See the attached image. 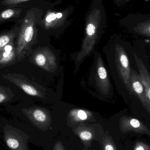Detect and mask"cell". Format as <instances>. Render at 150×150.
<instances>
[{
    "label": "cell",
    "instance_id": "2",
    "mask_svg": "<svg viewBox=\"0 0 150 150\" xmlns=\"http://www.w3.org/2000/svg\"><path fill=\"white\" fill-rule=\"evenodd\" d=\"M37 18L32 10L27 11L19 29L16 44L17 61L20 62L27 56L37 39Z\"/></svg>",
    "mask_w": 150,
    "mask_h": 150
},
{
    "label": "cell",
    "instance_id": "16",
    "mask_svg": "<svg viewBox=\"0 0 150 150\" xmlns=\"http://www.w3.org/2000/svg\"><path fill=\"white\" fill-rule=\"evenodd\" d=\"M14 95L10 87L0 85V104L9 102L13 98Z\"/></svg>",
    "mask_w": 150,
    "mask_h": 150
},
{
    "label": "cell",
    "instance_id": "18",
    "mask_svg": "<svg viewBox=\"0 0 150 150\" xmlns=\"http://www.w3.org/2000/svg\"><path fill=\"white\" fill-rule=\"evenodd\" d=\"M104 150H116L113 144L108 137H106L103 142Z\"/></svg>",
    "mask_w": 150,
    "mask_h": 150
},
{
    "label": "cell",
    "instance_id": "24",
    "mask_svg": "<svg viewBox=\"0 0 150 150\" xmlns=\"http://www.w3.org/2000/svg\"><path fill=\"white\" fill-rule=\"evenodd\" d=\"M83 150H88V149H86V148H84V149H83Z\"/></svg>",
    "mask_w": 150,
    "mask_h": 150
},
{
    "label": "cell",
    "instance_id": "25",
    "mask_svg": "<svg viewBox=\"0 0 150 150\" xmlns=\"http://www.w3.org/2000/svg\"><path fill=\"white\" fill-rule=\"evenodd\" d=\"M117 1H121V0H117Z\"/></svg>",
    "mask_w": 150,
    "mask_h": 150
},
{
    "label": "cell",
    "instance_id": "22",
    "mask_svg": "<svg viewBox=\"0 0 150 150\" xmlns=\"http://www.w3.org/2000/svg\"><path fill=\"white\" fill-rule=\"evenodd\" d=\"M135 150H145V149H144V148L142 146L139 145V146H137Z\"/></svg>",
    "mask_w": 150,
    "mask_h": 150
},
{
    "label": "cell",
    "instance_id": "21",
    "mask_svg": "<svg viewBox=\"0 0 150 150\" xmlns=\"http://www.w3.org/2000/svg\"><path fill=\"white\" fill-rule=\"evenodd\" d=\"M54 150H65L62 143L58 142L55 144L54 147Z\"/></svg>",
    "mask_w": 150,
    "mask_h": 150
},
{
    "label": "cell",
    "instance_id": "5",
    "mask_svg": "<svg viewBox=\"0 0 150 150\" xmlns=\"http://www.w3.org/2000/svg\"><path fill=\"white\" fill-rule=\"evenodd\" d=\"M2 76L4 79L19 87L26 94L41 98H45V93L43 90L23 75L16 73H8L2 75Z\"/></svg>",
    "mask_w": 150,
    "mask_h": 150
},
{
    "label": "cell",
    "instance_id": "9",
    "mask_svg": "<svg viewBox=\"0 0 150 150\" xmlns=\"http://www.w3.org/2000/svg\"><path fill=\"white\" fill-rule=\"evenodd\" d=\"M95 79L97 87L102 94L107 95L110 93L112 89V84L99 54H98L97 56Z\"/></svg>",
    "mask_w": 150,
    "mask_h": 150
},
{
    "label": "cell",
    "instance_id": "17",
    "mask_svg": "<svg viewBox=\"0 0 150 150\" xmlns=\"http://www.w3.org/2000/svg\"><path fill=\"white\" fill-rule=\"evenodd\" d=\"M77 133L81 140L85 142H89L92 139L93 136L92 133L89 130V128L86 127L78 128Z\"/></svg>",
    "mask_w": 150,
    "mask_h": 150
},
{
    "label": "cell",
    "instance_id": "15",
    "mask_svg": "<svg viewBox=\"0 0 150 150\" xmlns=\"http://www.w3.org/2000/svg\"><path fill=\"white\" fill-rule=\"evenodd\" d=\"M133 30L138 35L150 38V20L139 23Z\"/></svg>",
    "mask_w": 150,
    "mask_h": 150
},
{
    "label": "cell",
    "instance_id": "8",
    "mask_svg": "<svg viewBox=\"0 0 150 150\" xmlns=\"http://www.w3.org/2000/svg\"><path fill=\"white\" fill-rule=\"evenodd\" d=\"M22 111L33 123L43 130L47 129L52 122L50 113L45 108L35 107L23 108Z\"/></svg>",
    "mask_w": 150,
    "mask_h": 150
},
{
    "label": "cell",
    "instance_id": "19",
    "mask_svg": "<svg viewBox=\"0 0 150 150\" xmlns=\"http://www.w3.org/2000/svg\"><path fill=\"white\" fill-rule=\"evenodd\" d=\"M29 1L30 0H3L1 2V4L5 6H11L20 4Z\"/></svg>",
    "mask_w": 150,
    "mask_h": 150
},
{
    "label": "cell",
    "instance_id": "6",
    "mask_svg": "<svg viewBox=\"0 0 150 150\" xmlns=\"http://www.w3.org/2000/svg\"><path fill=\"white\" fill-rule=\"evenodd\" d=\"M30 60L37 67L47 72H54L57 69L56 56L47 47H42L36 50Z\"/></svg>",
    "mask_w": 150,
    "mask_h": 150
},
{
    "label": "cell",
    "instance_id": "7",
    "mask_svg": "<svg viewBox=\"0 0 150 150\" xmlns=\"http://www.w3.org/2000/svg\"><path fill=\"white\" fill-rule=\"evenodd\" d=\"M131 87L134 95L139 103L141 108L150 114V108L146 95L145 87L141 80L137 67L132 70Z\"/></svg>",
    "mask_w": 150,
    "mask_h": 150
},
{
    "label": "cell",
    "instance_id": "4",
    "mask_svg": "<svg viewBox=\"0 0 150 150\" xmlns=\"http://www.w3.org/2000/svg\"><path fill=\"white\" fill-rule=\"evenodd\" d=\"M134 57L141 80L146 91L150 108V65L145 50V46L134 47Z\"/></svg>",
    "mask_w": 150,
    "mask_h": 150
},
{
    "label": "cell",
    "instance_id": "1",
    "mask_svg": "<svg viewBox=\"0 0 150 150\" xmlns=\"http://www.w3.org/2000/svg\"><path fill=\"white\" fill-rule=\"evenodd\" d=\"M134 47L132 45L115 44L114 50V61L122 96L131 108H140L131 87V75L133 69L137 68L134 57Z\"/></svg>",
    "mask_w": 150,
    "mask_h": 150
},
{
    "label": "cell",
    "instance_id": "23",
    "mask_svg": "<svg viewBox=\"0 0 150 150\" xmlns=\"http://www.w3.org/2000/svg\"><path fill=\"white\" fill-rule=\"evenodd\" d=\"M148 56V59H149V62L150 65V49L149 50V54L148 55H147Z\"/></svg>",
    "mask_w": 150,
    "mask_h": 150
},
{
    "label": "cell",
    "instance_id": "12",
    "mask_svg": "<svg viewBox=\"0 0 150 150\" xmlns=\"http://www.w3.org/2000/svg\"><path fill=\"white\" fill-rule=\"evenodd\" d=\"M93 114L91 112L81 109H72L69 112L68 116L69 122L73 123L93 120Z\"/></svg>",
    "mask_w": 150,
    "mask_h": 150
},
{
    "label": "cell",
    "instance_id": "13",
    "mask_svg": "<svg viewBox=\"0 0 150 150\" xmlns=\"http://www.w3.org/2000/svg\"><path fill=\"white\" fill-rule=\"evenodd\" d=\"M19 29L15 28L11 30L4 33L0 34V52L8 44L14 41L17 33H18Z\"/></svg>",
    "mask_w": 150,
    "mask_h": 150
},
{
    "label": "cell",
    "instance_id": "20",
    "mask_svg": "<svg viewBox=\"0 0 150 150\" xmlns=\"http://www.w3.org/2000/svg\"><path fill=\"white\" fill-rule=\"evenodd\" d=\"M7 145L12 149H16L19 146V143L17 140L14 138H10L6 141Z\"/></svg>",
    "mask_w": 150,
    "mask_h": 150
},
{
    "label": "cell",
    "instance_id": "3",
    "mask_svg": "<svg viewBox=\"0 0 150 150\" xmlns=\"http://www.w3.org/2000/svg\"><path fill=\"white\" fill-rule=\"evenodd\" d=\"M101 19V11L99 9H94L87 16L85 37L81 49L77 54L75 59L76 69L93 50L98 38Z\"/></svg>",
    "mask_w": 150,
    "mask_h": 150
},
{
    "label": "cell",
    "instance_id": "10",
    "mask_svg": "<svg viewBox=\"0 0 150 150\" xmlns=\"http://www.w3.org/2000/svg\"><path fill=\"white\" fill-rule=\"evenodd\" d=\"M68 13V10L62 12L48 11L42 21L43 27L45 30H49L61 27L65 23Z\"/></svg>",
    "mask_w": 150,
    "mask_h": 150
},
{
    "label": "cell",
    "instance_id": "11",
    "mask_svg": "<svg viewBox=\"0 0 150 150\" xmlns=\"http://www.w3.org/2000/svg\"><path fill=\"white\" fill-rule=\"evenodd\" d=\"M17 61L16 47L14 41L4 47L0 52V68L14 64Z\"/></svg>",
    "mask_w": 150,
    "mask_h": 150
},
{
    "label": "cell",
    "instance_id": "14",
    "mask_svg": "<svg viewBox=\"0 0 150 150\" xmlns=\"http://www.w3.org/2000/svg\"><path fill=\"white\" fill-rule=\"evenodd\" d=\"M23 11L22 9L12 8L7 9L0 12V22H4L13 18H18Z\"/></svg>",
    "mask_w": 150,
    "mask_h": 150
}]
</instances>
